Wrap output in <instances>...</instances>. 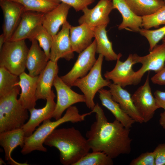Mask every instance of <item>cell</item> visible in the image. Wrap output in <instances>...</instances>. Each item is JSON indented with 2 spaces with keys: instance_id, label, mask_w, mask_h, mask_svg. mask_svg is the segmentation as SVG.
I'll use <instances>...</instances> for the list:
<instances>
[{
  "instance_id": "cell-1",
  "label": "cell",
  "mask_w": 165,
  "mask_h": 165,
  "mask_svg": "<svg viewBox=\"0 0 165 165\" xmlns=\"http://www.w3.org/2000/svg\"><path fill=\"white\" fill-rule=\"evenodd\" d=\"M92 111L95 113L96 119L86 135L92 151L103 152L112 159L129 154L132 141L129 136L130 129L116 119L108 122L98 103Z\"/></svg>"
},
{
  "instance_id": "cell-2",
  "label": "cell",
  "mask_w": 165,
  "mask_h": 165,
  "mask_svg": "<svg viewBox=\"0 0 165 165\" xmlns=\"http://www.w3.org/2000/svg\"><path fill=\"white\" fill-rule=\"evenodd\" d=\"M44 144L59 150L60 162L64 165H74L91 149L87 139L74 127L55 129Z\"/></svg>"
},
{
  "instance_id": "cell-3",
  "label": "cell",
  "mask_w": 165,
  "mask_h": 165,
  "mask_svg": "<svg viewBox=\"0 0 165 165\" xmlns=\"http://www.w3.org/2000/svg\"><path fill=\"white\" fill-rule=\"evenodd\" d=\"M91 112L80 114L77 108L72 106L67 109L64 116L54 121L46 119L43 122L33 134L29 137H25L24 145L22 148L21 153L27 155L32 152L38 150L43 152L47 151L46 148L43 145L44 141L48 135L58 126L68 122L72 123L82 122L85 117L93 113Z\"/></svg>"
},
{
  "instance_id": "cell-4",
  "label": "cell",
  "mask_w": 165,
  "mask_h": 165,
  "mask_svg": "<svg viewBox=\"0 0 165 165\" xmlns=\"http://www.w3.org/2000/svg\"><path fill=\"white\" fill-rule=\"evenodd\" d=\"M20 86L0 97V132L22 128L28 119V110L21 105L17 97Z\"/></svg>"
},
{
  "instance_id": "cell-5",
  "label": "cell",
  "mask_w": 165,
  "mask_h": 165,
  "mask_svg": "<svg viewBox=\"0 0 165 165\" xmlns=\"http://www.w3.org/2000/svg\"><path fill=\"white\" fill-rule=\"evenodd\" d=\"M104 56L99 54L96 61L89 73L75 81L72 86L79 88L85 97V103L89 109L93 110L95 104L94 98L96 93L103 87L111 83L109 80L104 79L101 71Z\"/></svg>"
},
{
  "instance_id": "cell-6",
  "label": "cell",
  "mask_w": 165,
  "mask_h": 165,
  "mask_svg": "<svg viewBox=\"0 0 165 165\" xmlns=\"http://www.w3.org/2000/svg\"><path fill=\"white\" fill-rule=\"evenodd\" d=\"M25 40L6 41L0 50V67L18 76L26 68L29 49Z\"/></svg>"
},
{
  "instance_id": "cell-7",
  "label": "cell",
  "mask_w": 165,
  "mask_h": 165,
  "mask_svg": "<svg viewBox=\"0 0 165 165\" xmlns=\"http://www.w3.org/2000/svg\"><path fill=\"white\" fill-rule=\"evenodd\" d=\"M95 39L86 49L79 53L77 59L70 71L61 77L63 81L70 87L77 79L86 75L95 64L97 60Z\"/></svg>"
},
{
  "instance_id": "cell-8",
  "label": "cell",
  "mask_w": 165,
  "mask_h": 165,
  "mask_svg": "<svg viewBox=\"0 0 165 165\" xmlns=\"http://www.w3.org/2000/svg\"><path fill=\"white\" fill-rule=\"evenodd\" d=\"M53 86L57 92V101L51 118L55 120L61 117L64 111L73 105L80 102L85 103L84 95L73 90L58 75L54 78Z\"/></svg>"
},
{
  "instance_id": "cell-9",
  "label": "cell",
  "mask_w": 165,
  "mask_h": 165,
  "mask_svg": "<svg viewBox=\"0 0 165 165\" xmlns=\"http://www.w3.org/2000/svg\"><path fill=\"white\" fill-rule=\"evenodd\" d=\"M132 98L144 123L149 121L153 117L155 111L158 108L155 97L152 93L149 74L144 83L132 95Z\"/></svg>"
},
{
  "instance_id": "cell-10",
  "label": "cell",
  "mask_w": 165,
  "mask_h": 165,
  "mask_svg": "<svg viewBox=\"0 0 165 165\" xmlns=\"http://www.w3.org/2000/svg\"><path fill=\"white\" fill-rule=\"evenodd\" d=\"M138 56L136 53L130 54L124 62L118 58L114 68L105 73V77L123 88L134 85L135 72L133 70V66L138 63Z\"/></svg>"
},
{
  "instance_id": "cell-11",
  "label": "cell",
  "mask_w": 165,
  "mask_h": 165,
  "mask_svg": "<svg viewBox=\"0 0 165 165\" xmlns=\"http://www.w3.org/2000/svg\"><path fill=\"white\" fill-rule=\"evenodd\" d=\"M149 53L138 57V63L141 64V67L135 72L134 85L140 82L145 74L153 71L156 73L165 67V42L156 45Z\"/></svg>"
},
{
  "instance_id": "cell-12",
  "label": "cell",
  "mask_w": 165,
  "mask_h": 165,
  "mask_svg": "<svg viewBox=\"0 0 165 165\" xmlns=\"http://www.w3.org/2000/svg\"><path fill=\"white\" fill-rule=\"evenodd\" d=\"M113 9L112 0H100L93 8L89 9L87 7L82 10L83 14L78 20L79 23H85L93 29L100 26H107L110 22L109 15Z\"/></svg>"
},
{
  "instance_id": "cell-13",
  "label": "cell",
  "mask_w": 165,
  "mask_h": 165,
  "mask_svg": "<svg viewBox=\"0 0 165 165\" xmlns=\"http://www.w3.org/2000/svg\"><path fill=\"white\" fill-rule=\"evenodd\" d=\"M71 25L67 21L62 25L61 31L53 37V40L50 49V61L57 62L60 58L68 61L74 57L70 38V30Z\"/></svg>"
},
{
  "instance_id": "cell-14",
  "label": "cell",
  "mask_w": 165,
  "mask_h": 165,
  "mask_svg": "<svg viewBox=\"0 0 165 165\" xmlns=\"http://www.w3.org/2000/svg\"><path fill=\"white\" fill-rule=\"evenodd\" d=\"M0 6L3 16V33L6 42L9 40L17 28L24 12V8L10 0H0Z\"/></svg>"
},
{
  "instance_id": "cell-15",
  "label": "cell",
  "mask_w": 165,
  "mask_h": 165,
  "mask_svg": "<svg viewBox=\"0 0 165 165\" xmlns=\"http://www.w3.org/2000/svg\"><path fill=\"white\" fill-rule=\"evenodd\" d=\"M55 97L53 91L52 90L46 99V102L44 107L40 109L34 108L28 111L30 114V118L22 128L25 137L31 135L35 128L42 122L46 119H50L56 106V103L54 101Z\"/></svg>"
},
{
  "instance_id": "cell-16",
  "label": "cell",
  "mask_w": 165,
  "mask_h": 165,
  "mask_svg": "<svg viewBox=\"0 0 165 165\" xmlns=\"http://www.w3.org/2000/svg\"><path fill=\"white\" fill-rule=\"evenodd\" d=\"M19 77L20 80L16 84L21 90L18 100L22 106L29 111L35 108L38 100L36 91L38 76L32 77L24 72Z\"/></svg>"
},
{
  "instance_id": "cell-17",
  "label": "cell",
  "mask_w": 165,
  "mask_h": 165,
  "mask_svg": "<svg viewBox=\"0 0 165 165\" xmlns=\"http://www.w3.org/2000/svg\"><path fill=\"white\" fill-rule=\"evenodd\" d=\"M112 98L135 122L144 123L133 101L132 95L120 86L111 83L108 86Z\"/></svg>"
},
{
  "instance_id": "cell-18",
  "label": "cell",
  "mask_w": 165,
  "mask_h": 165,
  "mask_svg": "<svg viewBox=\"0 0 165 165\" xmlns=\"http://www.w3.org/2000/svg\"><path fill=\"white\" fill-rule=\"evenodd\" d=\"M71 7L65 3L61 2L52 10L44 13L42 24L52 37L58 33L61 26L67 21V16Z\"/></svg>"
},
{
  "instance_id": "cell-19",
  "label": "cell",
  "mask_w": 165,
  "mask_h": 165,
  "mask_svg": "<svg viewBox=\"0 0 165 165\" xmlns=\"http://www.w3.org/2000/svg\"><path fill=\"white\" fill-rule=\"evenodd\" d=\"M25 134L22 128L0 132V145L5 152V160L9 163L21 165L11 157L13 151L18 146L22 148L24 145Z\"/></svg>"
},
{
  "instance_id": "cell-20",
  "label": "cell",
  "mask_w": 165,
  "mask_h": 165,
  "mask_svg": "<svg viewBox=\"0 0 165 165\" xmlns=\"http://www.w3.org/2000/svg\"><path fill=\"white\" fill-rule=\"evenodd\" d=\"M44 13L32 11L24 12L16 30L9 41L25 40L33 29L42 24Z\"/></svg>"
},
{
  "instance_id": "cell-21",
  "label": "cell",
  "mask_w": 165,
  "mask_h": 165,
  "mask_svg": "<svg viewBox=\"0 0 165 165\" xmlns=\"http://www.w3.org/2000/svg\"><path fill=\"white\" fill-rule=\"evenodd\" d=\"M94 37L93 29L85 23L70 28V41L74 52L79 53L83 51L91 44Z\"/></svg>"
},
{
  "instance_id": "cell-22",
  "label": "cell",
  "mask_w": 165,
  "mask_h": 165,
  "mask_svg": "<svg viewBox=\"0 0 165 165\" xmlns=\"http://www.w3.org/2000/svg\"><path fill=\"white\" fill-rule=\"evenodd\" d=\"M27 56L26 67L29 75L32 77L38 76L47 65L49 59L42 51L36 40L31 41Z\"/></svg>"
},
{
  "instance_id": "cell-23",
  "label": "cell",
  "mask_w": 165,
  "mask_h": 165,
  "mask_svg": "<svg viewBox=\"0 0 165 165\" xmlns=\"http://www.w3.org/2000/svg\"><path fill=\"white\" fill-rule=\"evenodd\" d=\"M59 68L57 63L50 60L38 75L36 96L37 100L46 99L50 94L54 80L58 75Z\"/></svg>"
},
{
  "instance_id": "cell-24",
  "label": "cell",
  "mask_w": 165,
  "mask_h": 165,
  "mask_svg": "<svg viewBox=\"0 0 165 165\" xmlns=\"http://www.w3.org/2000/svg\"><path fill=\"white\" fill-rule=\"evenodd\" d=\"M114 9H117L121 14L123 20L118 26V29H126L139 32L142 27V17L135 14L125 0H112Z\"/></svg>"
},
{
  "instance_id": "cell-25",
  "label": "cell",
  "mask_w": 165,
  "mask_h": 165,
  "mask_svg": "<svg viewBox=\"0 0 165 165\" xmlns=\"http://www.w3.org/2000/svg\"><path fill=\"white\" fill-rule=\"evenodd\" d=\"M99 99L102 105L113 115L116 119L125 127L130 129L135 121L121 108L119 104L112 98L110 91L103 88L98 92Z\"/></svg>"
},
{
  "instance_id": "cell-26",
  "label": "cell",
  "mask_w": 165,
  "mask_h": 165,
  "mask_svg": "<svg viewBox=\"0 0 165 165\" xmlns=\"http://www.w3.org/2000/svg\"><path fill=\"white\" fill-rule=\"evenodd\" d=\"M107 26L101 25L94 29V37L96 42V53L105 57L107 61H117L122 55L117 54L114 51L112 43L109 39L106 28Z\"/></svg>"
},
{
  "instance_id": "cell-27",
  "label": "cell",
  "mask_w": 165,
  "mask_h": 165,
  "mask_svg": "<svg viewBox=\"0 0 165 165\" xmlns=\"http://www.w3.org/2000/svg\"><path fill=\"white\" fill-rule=\"evenodd\" d=\"M133 11L142 17L151 15L165 5L163 0H125Z\"/></svg>"
},
{
  "instance_id": "cell-28",
  "label": "cell",
  "mask_w": 165,
  "mask_h": 165,
  "mask_svg": "<svg viewBox=\"0 0 165 165\" xmlns=\"http://www.w3.org/2000/svg\"><path fill=\"white\" fill-rule=\"evenodd\" d=\"M22 5L24 12L45 13L57 7L61 2L58 0H10Z\"/></svg>"
},
{
  "instance_id": "cell-29",
  "label": "cell",
  "mask_w": 165,
  "mask_h": 165,
  "mask_svg": "<svg viewBox=\"0 0 165 165\" xmlns=\"http://www.w3.org/2000/svg\"><path fill=\"white\" fill-rule=\"evenodd\" d=\"M28 39L31 42L33 40H37L40 46L43 49L50 60L53 37L42 24L38 25L33 29Z\"/></svg>"
},
{
  "instance_id": "cell-30",
  "label": "cell",
  "mask_w": 165,
  "mask_h": 165,
  "mask_svg": "<svg viewBox=\"0 0 165 165\" xmlns=\"http://www.w3.org/2000/svg\"><path fill=\"white\" fill-rule=\"evenodd\" d=\"M19 80V76L11 73L4 67H0V97L11 92Z\"/></svg>"
},
{
  "instance_id": "cell-31",
  "label": "cell",
  "mask_w": 165,
  "mask_h": 165,
  "mask_svg": "<svg viewBox=\"0 0 165 165\" xmlns=\"http://www.w3.org/2000/svg\"><path fill=\"white\" fill-rule=\"evenodd\" d=\"M113 159L101 151L89 152L74 165H112Z\"/></svg>"
},
{
  "instance_id": "cell-32",
  "label": "cell",
  "mask_w": 165,
  "mask_h": 165,
  "mask_svg": "<svg viewBox=\"0 0 165 165\" xmlns=\"http://www.w3.org/2000/svg\"><path fill=\"white\" fill-rule=\"evenodd\" d=\"M165 24V5L154 13L142 17V27L146 29Z\"/></svg>"
},
{
  "instance_id": "cell-33",
  "label": "cell",
  "mask_w": 165,
  "mask_h": 165,
  "mask_svg": "<svg viewBox=\"0 0 165 165\" xmlns=\"http://www.w3.org/2000/svg\"><path fill=\"white\" fill-rule=\"evenodd\" d=\"M138 32L147 39L149 44V51L150 52L165 36V25L154 30L141 28Z\"/></svg>"
},
{
  "instance_id": "cell-34",
  "label": "cell",
  "mask_w": 165,
  "mask_h": 165,
  "mask_svg": "<svg viewBox=\"0 0 165 165\" xmlns=\"http://www.w3.org/2000/svg\"><path fill=\"white\" fill-rule=\"evenodd\" d=\"M130 165H155V156L153 152L142 153L131 160Z\"/></svg>"
},
{
  "instance_id": "cell-35",
  "label": "cell",
  "mask_w": 165,
  "mask_h": 165,
  "mask_svg": "<svg viewBox=\"0 0 165 165\" xmlns=\"http://www.w3.org/2000/svg\"><path fill=\"white\" fill-rule=\"evenodd\" d=\"M65 3L73 9L76 12L82 11L84 8L94 2L95 0H58Z\"/></svg>"
},
{
  "instance_id": "cell-36",
  "label": "cell",
  "mask_w": 165,
  "mask_h": 165,
  "mask_svg": "<svg viewBox=\"0 0 165 165\" xmlns=\"http://www.w3.org/2000/svg\"><path fill=\"white\" fill-rule=\"evenodd\" d=\"M153 151L155 156V165H165V143L158 145Z\"/></svg>"
},
{
  "instance_id": "cell-37",
  "label": "cell",
  "mask_w": 165,
  "mask_h": 165,
  "mask_svg": "<svg viewBox=\"0 0 165 165\" xmlns=\"http://www.w3.org/2000/svg\"><path fill=\"white\" fill-rule=\"evenodd\" d=\"M151 79L154 84L165 85V67L161 71L156 73Z\"/></svg>"
},
{
  "instance_id": "cell-38",
  "label": "cell",
  "mask_w": 165,
  "mask_h": 165,
  "mask_svg": "<svg viewBox=\"0 0 165 165\" xmlns=\"http://www.w3.org/2000/svg\"><path fill=\"white\" fill-rule=\"evenodd\" d=\"M158 108H165V92L156 90L154 93Z\"/></svg>"
},
{
  "instance_id": "cell-39",
  "label": "cell",
  "mask_w": 165,
  "mask_h": 165,
  "mask_svg": "<svg viewBox=\"0 0 165 165\" xmlns=\"http://www.w3.org/2000/svg\"><path fill=\"white\" fill-rule=\"evenodd\" d=\"M163 109L164 111L160 114L159 121L160 125L165 129V108Z\"/></svg>"
},
{
  "instance_id": "cell-40",
  "label": "cell",
  "mask_w": 165,
  "mask_h": 165,
  "mask_svg": "<svg viewBox=\"0 0 165 165\" xmlns=\"http://www.w3.org/2000/svg\"><path fill=\"white\" fill-rule=\"evenodd\" d=\"M5 42V36L2 33L0 35V50L2 49Z\"/></svg>"
},
{
  "instance_id": "cell-41",
  "label": "cell",
  "mask_w": 165,
  "mask_h": 165,
  "mask_svg": "<svg viewBox=\"0 0 165 165\" xmlns=\"http://www.w3.org/2000/svg\"><path fill=\"white\" fill-rule=\"evenodd\" d=\"M4 161L2 160V159L0 158V165H2V164H4L5 165H6Z\"/></svg>"
},
{
  "instance_id": "cell-42",
  "label": "cell",
  "mask_w": 165,
  "mask_h": 165,
  "mask_svg": "<svg viewBox=\"0 0 165 165\" xmlns=\"http://www.w3.org/2000/svg\"><path fill=\"white\" fill-rule=\"evenodd\" d=\"M163 42H165V36L162 39Z\"/></svg>"
},
{
  "instance_id": "cell-43",
  "label": "cell",
  "mask_w": 165,
  "mask_h": 165,
  "mask_svg": "<svg viewBox=\"0 0 165 165\" xmlns=\"http://www.w3.org/2000/svg\"><path fill=\"white\" fill-rule=\"evenodd\" d=\"M163 1H164V2L165 3V0H163Z\"/></svg>"
}]
</instances>
